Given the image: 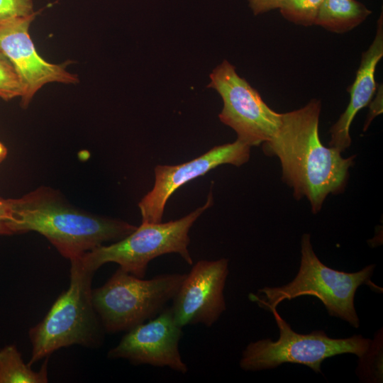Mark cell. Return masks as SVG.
<instances>
[{
    "label": "cell",
    "instance_id": "1",
    "mask_svg": "<svg viewBox=\"0 0 383 383\" xmlns=\"http://www.w3.org/2000/svg\"><path fill=\"white\" fill-rule=\"evenodd\" d=\"M321 101L313 99L300 109L282 113L277 131L262 144L265 154L279 159L282 179L293 189L294 198L306 197L313 213L328 194L344 190L354 160L321 143Z\"/></svg>",
    "mask_w": 383,
    "mask_h": 383
},
{
    "label": "cell",
    "instance_id": "2",
    "mask_svg": "<svg viewBox=\"0 0 383 383\" xmlns=\"http://www.w3.org/2000/svg\"><path fill=\"white\" fill-rule=\"evenodd\" d=\"M9 201L12 235L37 232L70 260L104 243L120 240L137 228L122 220L77 209L49 187H39L21 197L9 198Z\"/></svg>",
    "mask_w": 383,
    "mask_h": 383
},
{
    "label": "cell",
    "instance_id": "3",
    "mask_svg": "<svg viewBox=\"0 0 383 383\" xmlns=\"http://www.w3.org/2000/svg\"><path fill=\"white\" fill-rule=\"evenodd\" d=\"M374 268L375 265H370L355 272L333 270L321 262L313 251L310 235L305 233L301 241L300 267L294 279L281 287L260 289L257 294H249V299L270 311L284 300L313 296L331 316L357 328L360 320L354 304L355 292L360 285L372 284L370 278Z\"/></svg>",
    "mask_w": 383,
    "mask_h": 383
},
{
    "label": "cell",
    "instance_id": "4",
    "mask_svg": "<svg viewBox=\"0 0 383 383\" xmlns=\"http://www.w3.org/2000/svg\"><path fill=\"white\" fill-rule=\"evenodd\" d=\"M69 287L55 300L44 318L30 328L32 350L29 365L72 345L95 348L103 340L104 328L94 309L91 281L94 272L77 260H70Z\"/></svg>",
    "mask_w": 383,
    "mask_h": 383
},
{
    "label": "cell",
    "instance_id": "5",
    "mask_svg": "<svg viewBox=\"0 0 383 383\" xmlns=\"http://www.w3.org/2000/svg\"><path fill=\"white\" fill-rule=\"evenodd\" d=\"M186 275L167 273L144 279L118 267L104 284L92 289V304L104 331H128L157 316Z\"/></svg>",
    "mask_w": 383,
    "mask_h": 383
},
{
    "label": "cell",
    "instance_id": "6",
    "mask_svg": "<svg viewBox=\"0 0 383 383\" xmlns=\"http://www.w3.org/2000/svg\"><path fill=\"white\" fill-rule=\"evenodd\" d=\"M213 204L210 192L205 204L188 215L166 223H141L131 233L113 243L101 245L77 260L87 270L95 272L103 265L114 262L123 270L143 278L154 258L177 253L189 265L193 260L188 250L189 231L200 215Z\"/></svg>",
    "mask_w": 383,
    "mask_h": 383
},
{
    "label": "cell",
    "instance_id": "7",
    "mask_svg": "<svg viewBox=\"0 0 383 383\" xmlns=\"http://www.w3.org/2000/svg\"><path fill=\"white\" fill-rule=\"evenodd\" d=\"M272 313L279 330V338L250 343L242 353L240 367L245 371L274 369L283 363L308 366L321 372V363L337 355L350 353L365 358L372 348V340L361 335L345 338H332L323 330L308 334L298 333L283 319L277 309Z\"/></svg>",
    "mask_w": 383,
    "mask_h": 383
},
{
    "label": "cell",
    "instance_id": "8",
    "mask_svg": "<svg viewBox=\"0 0 383 383\" xmlns=\"http://www.w3.org/2000/svg\"><path fill=\"white\" fill-rule=\"evenodd\" d=\"M210 79L208 87L215 89L223 102L219 119L235 131L237 140L252 147L274 136L282 113L272 109L233 65L223 60L211 73Z\"/></svg>",
    "mask_w": 383,
    "mask_h": 383
},
{
    "label": "cell",
    "instance_id": "9",
    "mask_svg": "<svg viewBox=\"0 0 383 383\" xmlns=\"http://www.w3.org/2000/svg\"><path fill=\"white\" fill-rule=\"evenodd\" d=\"M228 260H199L187 274L170 306L177 324L213 325L226 309L223 290Z\"/></svg>",
    "mask_w": 383,
    "mask_h": 383
},
{
    "label": "cell",
    "instance_id": "10",
    "mask_svg": "<svg viewBox=\"0 0 383 383\" xmlns=\"http://www.w3.org/2000/svg\"><path fill=\"white\" fill-rule=\"evenodd\" d=\"M183 335L171 307L127 331L108 353L111 359H126L133 365L167 367L183 374L188 367L183 361L179 343Z\"/></svg>",
    "mask_w": 383,
    "mask_h": 383
},
{
    "label": "cell",
    "instance_id": "11",
    "mask_svg": "<svg viewBox=\"0 0 383 383\" xmlns=\"http://www.w3.org/2000/svg\"><path fill=\"white\" fill-rule=\"evenodd\" d=\"M250 153V147L236 140L213 147L187 162L156 166L154 187L138 203L142 222H162L165 205L178 188L221 165L240 166L249 160Z\"/></svg>",
    "mask_w": 383,
    "mask_h": 383
},
{
    "label": "cell",
    "instance_id": "12",
    "mask_svg": "<svg viewBox=\"0 0 383 383\" xmlns=\"http://www.w3.org/2000/svg\"><path fill=\"white\" fill-rule=\"evenodd\" d=\"M36 13L0 24V51L13 63L25 87L21 106L26 109L35 93L50 82L76 84V74L65 65L48 62L36 51L28 30Z\"/></svg>",
    "mask_w": 383,
    "mask_h": 383
},
{
    "label": "cell",
    "instance_id": "13",
    "mask_svg": "<svg viewBox=\"0 0 383 383\" xmlns=\"http://www.w3.org/2000/svg\"><path fill=\"white\" fill-rule=\"evenodd\" d=\"M383 57V14L377 23L374 38L369 48L362 54L360 66L353 83L348 91L350 101L345 111L330 130L329 146L342 152L351 144L350 128L356 114L368 106L377 89L375 72Z\"/></svg>",
    "mask_w": 383,
    "mask_h": 383
},
{
    "label": "cell",
    "instance_id": "14",
    "mask_svg": "<svg viewBox=\"0 0 383 383\" xmlns=\"http://www.w3.org/2000/svg\"><path fill=\"white\" fill-rule=\"evenodd\" d=\"M372 13L357 0H323L315 25L335 33L349 32Z\"/></svg>",
    "mask_w": 383,
    "mask_h": 383
},
{
    "label": "cell",
    "instance_id": "15",
    "mask_svg": "<svg viewBox=\"0 0 383 383\" xmlns=\"http://www.w3.org/2000/svg\"><path fill=\"white\" fill-rule=\"evenodd\" d=\"M46 357L39 370L26 363L16 345L0 350V383H46L48 382Z\"/></svg>",
    "mask_w": 383,
    "mask_h": 383
},
{
    "label": "cell",
    "instance_id": "16",
    "mask_svg": "<svg viewBox=\"0 0 383 383\" xmlns=\"http://www.w3.org/2000/svg\"><path fill=\"white\" fill-rule=\"evenodd\" d=\"M323 0H282L281 15L288 21L305 27L315 26Z\"/></svg>",
    "mask_w": 383,
    "mask_h": 383
},
{
    "label": "cell",
    "instance_id": "17",
    "mask_svg": "<svg viewBox=\"0 0 383 383\" xmlns=\"http://www.w3.org/2000/svg\"><path fill=\"white\" fill-rule=\"evenodd\" d=\"M25 92L23 82L11 60L0 51V98L10 101L22 97Z\"/></svg>",
    "mask_w": 383,
    "mask_h": 383
},
{
    "label": "cell",
    "instance_id": "18",
    "mask_svg": "<svg viewBox=\"0 0 383 383\" xmlns=\"http://www.w3.org/2000/svg\"><path fill=\"white\" fill-rule=\"evenodd\" d=\"M34 13L32 0H0V24Z\"/></svg>",
    "mask_w": 383,
    "mask_h": 383
},
{
    "label": "cell",
    "instance_id": "19",
    "mask_svg": "<svg viewBox=\"0 0 383 383\" xmlns=\"http://www.w3.org/2000/svg\"><path fill=\"white\" fill-rule=\"evenodd\" d=\"M11 209L9 199L0 196V235H12L10 230Z\"/></svg>",
    "mask_w": 383,
    "mask_h": 383
},
{
    "label": "cell",
    "instance_id": "20",
    "mask_svg": "<svg viewBox=\"0 0 383 383\" xmlns=\"http://www.w3.org/2000/svg\"><path fill=\"white\" fill-rule=\"evenodd\" d=\"M282 0H248V5L255 16L279 8Z\"/></svg>",
    "mask_w": 383,
    "mask_h": 383
},
{
    "label": "cell",
    "instance_id": "21",
    "mask_svg": "<svg viewBox=\"0 0 383 383\" xmlns=\"http://www.w3.org/2000/svg\"><path fill=\"white\" fill-rule=\"evenodd\" d=\"M375 96L372 99L370 104V112L365 126V131L367 126L370 125L372 119L382 112V85H379L376 91Z\"/></svg>",
    "mask_w": 383,
    "mask_h": 383
},
{
    "label": "cell",
    "instance_id": "22",
    "mask_svg": "<svg viewBox=\"0 0 383 383\" xmlns=\"http://www.w3.org/2000/svg\"><path fill=\"white\" fill-rule=\"evenodd\" d=\"M8 150L6 147L0 141V163L6 157Z\"/></svg>",
    "mask_w": 383,
    "mask_h": 383
}]
</instances>
